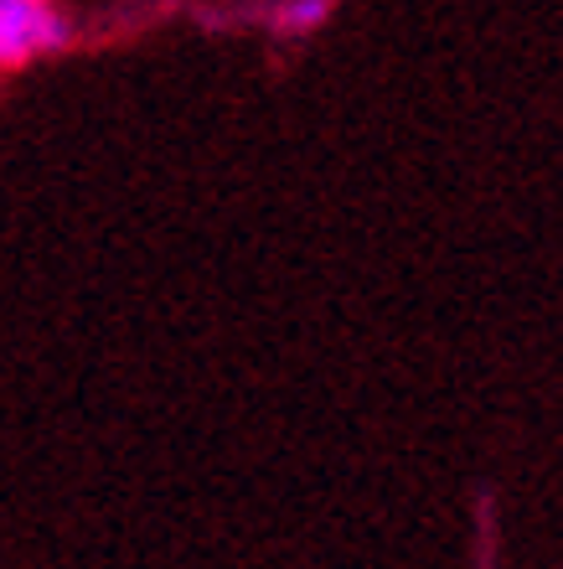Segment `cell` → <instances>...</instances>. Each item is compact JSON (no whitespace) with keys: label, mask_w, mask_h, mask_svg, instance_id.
<instances>
[{"label":"cell","mask_w":563,"mask_h":569,"mask_svg":"<svg viewBox=\"0 0 563 569\" xmlns=\"http://www.w3.org/2000/svg\"><path fill=\"white\" fill-rule=\"evenodd\" d=\"M62 42L68 21L52 0H0V68H21Z\"/></svg>","instance_id":"obj_1"},{"label":"cell","mask_w":563,"mask_h":569,"mask_svg":"<svg viewBox=\"0 0 563 569\" xmlns=\"http://www.w3.org/2000/svg\"><path fill=\"white\" fill-rule=\"evenodd\" d=\"M326 16H331V0H290L280 11V27L284 31H315Z\"/></svg>","instance_id":"obj_2"}]
</instances>
